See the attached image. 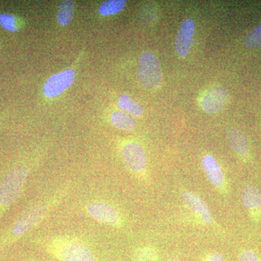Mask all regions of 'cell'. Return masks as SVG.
<instances>
[{
    "mask_svg": "<svg viewBox=\"0 0 261 261\" xmlns=\"http://www.w3.org/2000/svg\"><path fill=\"white\" fill-rule=\"evenodd\" d=\"M227 91L221 87H216L207 91L202 97L201 105L207 113H216L221 111L227 102Z\"/></svg>",
    "mask_w": 261,
    "mask_h": 261,
    "instance_id": "cell-8",
    "label": "cell"
},
{
    "mask_svg": "<svg viewBox=\"0 0 261 261\" xmlns=\"http://www.w3.org/2000/svg\"><path fill=\"white\" fill-rule=\"evenodd\" d=\"M133 261H159V253L153 247H139L134 253Z\"/></svg>",
    "mask_w": 261,
    "mask_h": 261,
    "instance_id": "cell-18",
    "label": "cell"
},
{
    "mask_svg": "<svg viewBox=\"0 0 261 261\" xmlns=\"http://www.w3.org/2000/svg\"><path fill=\"white\" fill-rule=\"evenodd\" d=\"M68 191V187L55 192L45 200L38 202L21 215L2 237L0 250L13 245L20 238L30 232L46 219L55 207L59 205Z\"/></svg>",
    "mask_w": 261,
    "mask_h": 261,
    "instance_id": "cell-1",
    "label": "cell"
},
{
    "mask_svg": "<svg viewBox=\"0 0 261 261\" xmlns=\"http://www.w3.org/2000/svg\"><path fill=\"white\" fill-rule=\"evenodd\" d=\"M202 166L211 183L220 190L224 189L225 180L222 170L212 155L207 154L202 159Z\"/></svg>",
    "mask_w": 261,
    "mask_h": 261,
    "instance_id": "cell-12",
    "label": "cell"
},
{
    "mask_svg": "<svg viewBox=\"0 0 261 261\" xmlns=\"http://www.w3.org/2000/svg\"><path fill=\"white\" fill-rule=\"evenodd\" d=\"M181 200L187 208L193 211L205 224H211L213 221L212 215L208 207L203 200L193 192L183 191L181 192Z\"/></svg>",
    "mask_w": 261,
    "mask_h": 261,
    "instance_id": "cell-11",
    "label": "cell"
},
{
    "mask_svg": "<svg viewBox=\"0 0 261 261\" xmlns=\"http://www.w3.org/2000/svg\"><path fill=\"white\" fill-rule=\"evenodd\" d=\"M244 44L248 49L261 47V23L247 34L244 40Z\"/></svg>",
    "mask_w": 261,
    "mask_h": 261,
    "instance_id": "cell-19",
    "label": "cell"
},
{
    "mask_svg": "<svg viewBox=\"0 0 261 261\" xmlns=\"http://www.w3.org/2000/svg\"><path fill=\"white\" fill-rule=\"evenodd\" d=\"M126 5V2L125 0H108L103 2L99 6V13L104 16L117 14L123 10Z\"/></svg>",
    "mask_w": 261,
    "mask_h": 261,
    "instance_id": "cell-17",
    "label": "cell"
},
{
    "mask_svg": "<svg viewBox=\"0 0 261 261\" xmlns=\"http://www.w3.org/2000/svg\"><path fill=\"white\" fill-rule=\"evenodd\" d=\"M111 121L113 126L118 129L130 132L135 130L137 127V121L135 118L121 111L113 112L111 115Z\"/></svg>",
    "mask_w": 261,
    "mask_h": 261,
    "instance_id": "cell-14",
    "label": "cell"
},
{
    "mask_svg": "<svg viewBox=\"0 0 261 261\" xmlns=\"http://www.w3.org/2000/svg\"><path fill=\"white\" fill-rule=\"evenodd\" d=\"M0 44H1V40H0Z\"/></svg>",
    "mask_w": 261,
    "mask_h": 261,
    "instance_id": "cell-24",
    "label": "cell"
},
{
    "mask_svg": "<svg viewBox=\"0 0 261 261\" xmlns=\"http://www.w3.org/2000/svg\"><path fill=\"white\" fill-rule=\"evenodd\" d=\"M171 261H178V260H171Z\"/></svg>",
    "mask_w": 261,
    "mask_h": 261,
    "instance_id": "cell-23",
    "label": "cell"
},
{
    "mask_svg": "<svg viewBox=\"0 0 261 261\" xmlns=\"http://www.w3.org/2000/svg\"><path fill=\"white\" fill-rule=\"evenodd\" d=\"M195 24L192 19H187L181 23L175 39V47L178 56L185 58L190 51L195 34Z\"/></svg>",
    "mask_w": 261,
    "mask_h": 261,
    "instance_id": "cell-10",
    "label": "cell"
},
{
    "mask_svg": "<svg viewBox=\"0 0 261 261\" xmlns=\"http://www.w3.org/2000/svg\"><path fill=\"white\" fill-rule=\"evenodd\" d=\"M121 154L128 171L137 176H141L145 173L147 168V157L145 150L140 145L132 142L123 144Z\"/></svg>",
    "mask_w": 261,
    "mask_h": 261,
    "instance_id": "cell-5",
    "label": "cell"
},
{
    "mask_svg": "<svg viewBox=\"0 0 261 261\" xmlns=\"http://www.w3.org/2000/svg\"><path fill=\"white\" fill-rule=\"evenodd\" d=\"M118 105L121 109L124 110L134 116H142L143 115V107L126 94H122L120 96Z\"/></svg>",
    "mask_w": 261,
    "mask_h": 261,
    "instance_id": "cell-16",
    "label": "cell"
},
{
    "mask_svg": "<svg viewBox=\"0 0 261 261\" xmlns=\"http://www.w3.org/2000/svg\"><path fill=\"white\" fill-rule=\"evenodd\" d=\"M139 78L149 89H159L163 82V73L157 58L152 53H144L140 58Z\"/></svg>",
    "mask_w": 261,
    "mask_h": 261,
    "instance_id": "cell-4",
    "label": "cell"
},
{
    "mask_svg": "<svg viewBox=\"0 0 261 261\" xmlns=\"http://www.w3.org/2000/svg\"><path fill=\"white\" fill-rule=\"evenodd\" d=\"M43 247L49 255L59 261H96L90 247L76 238L54 237L45 240Z\"/></svg>",
    "mask_w": 261,
    "mask_h": 261,
    "instance_id": "cell-2",
    "label": "cell"
},
{
    "mask_svg": "<svg viewBox=\"0 0 261 261\" xmlns=\"http://www.w3.org/2000/svg\"><path fill=\"white\" fill-rule=\"evenodd\" d=\"M239 261H261V257L253 250H244L239 255Z\"/></svg>",
    "mask_w": 261,
    "mask_h": 261,
    "instance_id": "cell-21",
    "label": "cell"
},
{
    "mask_svg": "<svg viewBox=\"0 0 261 261\" xmlns=\"http://www.w3.org/2000/svg\"><path fill=\"white\" fill-rule=\"evenodd\" d=\"M202 261H226L222 255L218 252H210L206 254Z\"/></svg>",
    "mask_w": 261,
    "mask_h": 261,
    "instance_id": "cell-22",
    "label": "cell"
},
{
    "mask_svg": "<svg viewBox=\"0 0 261 261\" xmlns=\"http://www.w3.org/2000/svg\"><path fill=\"white\" fill-rule=\"evenodd\" d=\"M228 140L233 150L240 156L245 157L248 153V142L245 136L238 128H230L228 132Z\"/></svg>",
    "mask_w": 261,
    "mask_h": 261,
    "instance_id": "cell-13",
    "label": "cell"
},
{
    "mask_svg": "<svg viewBox=\"0 0 261 261\" xmlns=\"http://www.w3.org/2000/svg\"><path fill=\"white\" fill-rule=\"evenodd\" d=\"M242 202L255 222L261 221V192L257 187L249 185L242 192Z\"/></svg>",
    "mask_w": 261,
    "mask_h": 261,
    "instance_id": "cell-9",
    "label": "cell"
},
{
    "mask_svg": "<svg viewBox=\"0 0 261 261\" xmlns=\"http://www.w3.org/2000/svg\"><path fill=\"white\" fill-rule=\"evenodd\" d=\"M75 79V71L70 68L51 75L43 87V93L48 98L58 97L69 88Z\"/></svg>",
    "mask_w": 261,
    "mask_h": 261,
    "instance_id": "cell-7",
    "label": "cell"
},
{
    "mask_svg": "<svg viewBox=\"0 0 261 261\" xmlns=\"http://www.w3.org/2000/svg\"><path fill=\"white\" fill-rule=\"evenodd\" d=\"M86 211L89 217L100 224L116 228L121 227L123 224V221L118 211L107 202L94 201L87 205Z\"/></svg>",
    "mask_w": 261,
    "mask_h": 261,
    "instance_id": "cell-6",
    "label": "cell"
},
{
    "mask_svg": "<svg viewBox=\"0 0 261 261\" xmlns=\"http://www.w3.org/2000/svg\"><path fill=\"white\" fill-rule=\"evenodd\" d=\"M0 27L9 32H16L18 31L15 17L8 13H0Z\"/></svg>",
    "mask_w": 261,
    "mask_h": 261,
    "instance_id": "cell-20",
    "label": "cell"
},
{
    "mask_svg": "<svg viewBox=\"0 0 261 261\" xmlns=\"http://www.w3.org/2000/svg\"><path fill=\"white\" fill-rule=\"evenodd\" d=\"M74 15V4L73 1L65 0L59 5L57 12V21L60 25H69Z\"/></svg>",
    "mask_w": 261,
    "mask_h": 261,
    "instance_id": "cell-15",
    "label": "cell"
},
{
    "mask_svg": "<svg viewBox=\"0 0 261 261\" xmlns=\"http://www.w3.org/2000/svg\"><path fill=\"white\" fill-rule=\"evenodd\" d=\"M30 172L29 166H18L10 169L0 180V215L18 200Z\"/></svg>",
    "mask_w": 261,
    "mask_h": 261,
    "instance_id": "cell-3",
    "label": "cell"
}]
</instances>
